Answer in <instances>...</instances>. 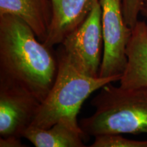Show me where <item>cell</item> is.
Masks as SVG:
<instances>
[{
  "instance_id": "obj_1",
  "label": "cell",
  "mask_w": 147,
  "mask_h": 147,
  "mask_svg": "<svg viewBox=\"0 0 147 147\" xmlns=\"http://www.w3.org/2000/svg\"><path fill=\"white\" fill-rule=\"evenodd\" d=\"M57 70L53 48L40 42L20 18L0 15V74L25 87L42 103L54 84Z\"/></svg>"
},
{
  "instance_id": "obj_2",
  "label": "cell",
  "mask_w": 147,
  "mask_h": 147,
  "mask_svg": "<svg viewBox=\"0 0 147 147\" xmlns=\"http://www.w3.org/2000/svg\"><path fill=\"white\" fill-rule=\"evenodd\" d=\"M58 70L49 94L40 104L32 126L49 128L62 121L82 131L77 119L81 106L89 95L106 84L119 81L117 77H90L78 71L71 63L61 45L56 52Z\"/></svg>"
},
{
  "instance_id": "obj_3",
  "label": "cell",
  "mask_w": 147,
  "mask_h": 147,
  "mask_svg": "<svg viewBox=\"0 0 147 147\" xmlns=\"http://www.w3.org/2000/svg\"><path fill=\"white\" fill-rule=\"evenodd\" d=\"M109 83L91 100L95 113L79 121L88 136L147 134V88L125 89Z\"/></svg>"
},
{
  "instance_id": "obj_4",
  "label": "cell",
  "mask_w": 147,
  "mask_h": 147,
  "mask_svg": "<svg viewBox=\"0 0 147 147\" xmlns=\"http://www.w3.org/2000/svg\"><path fill=\"white\" fill-rule=\"evenodd\" d=\"M59 45L78 71L90 77H100L104 52L100 0L95 1L85 20Z\"/></svg>"
},
{
  "instance_id": "obj_5",
  "label": "cell",
  "mask_w": 147,
  "mask_h": 147,
  "mask_svg": "<svg viewBox=\"0 0 147 147\" xmlns=\"http://www.w3.org/2000/svg\"><path fill=\"white\" fill-rule=\"evenodd\" d=\"M104 52L100 77L121 79L127 64L126 50L132 29L125 23L122 0H100Z\"/></svg>"
},
{
  "instance_id": "obj_6",
  "label": "cell",
  "mask_w": 147,
  "mask_h": 147,
  "mask_svg": "<svg viewBox=\"0 0 147 147\" xmlns=\"http://www.w3.org/2000/svg\"><path fill=\"white\" fill-rule=\"evenodd\" d=\"M41 102L18 82L0 74V136L23 137Z\"/></svg>"
},
{
  "instance_id": "obj_7",
  "label": "cell",
  "mask_w": 147,
  "mask_h": 147,
  "mask_svg": "<svg viewBox=\"0 0 147 147\" xmlns=\"http://www.w3.org/2000/svg\"><path fill=\"white\" fill-rule=\"evenodd\" d=\"M96 0H51L52 20L45 42L47 47L59 45L83 22Z\"/></svg>"
},
{
  "instance_id": "obj_8",
  "label": "cell",
  "mask_w": 147,
  "mask_h": 147,
  "mask_svg": "<svg viewBox=\"0 0 147 147\" xmlns=\"http://www.w3.org/2000/svg\"><path fill=\"white\" fill-rule=\"evenodd\" d=\"M127 64L121 77L120 87L125 89L147 88V27L138 21L132 28L126 50Z\"/></svg>"
},
{
  "instance_id": "obj_9",
  "label": "cell",
  "mask_w": 147,
  "mask_h": 147,
  "mask_svg": "<svg viewBox=\"0 0 147 147\" xmlns=\"http://www.w3.org/2000/svg\"><path fill=\"white\" fill-rule=\"evenodd\" d=\"M3 14L21 18L45 42L52 20V3L51 0H0V15Z\"/></svg>"
},
{
  "instance_id": "obj_10",
  "label": "cell",
  "mask_w": 147,
  "mask_h": 147,
  "mask_svg": "<svg viewBox=\"0 0 147 147\" xmlns=\"http://www.w3.org/2000/svg\"><path fill=\"white\" fill-rule=\"evenodd\" d=\"M88 137L62 121L47 129L31 125L23 134L36 147H84L83 140Z\"/></svg>"
},
{
  "instance_id": "obj_11",
  "label": "cell",
  "mask_w": 147,
  "mask_h": 147,
  "mask_svg": "<svg viewBox=\"0 0 147 147\" xmlns=\"http://www.w3.org/2000/svg\"><path fill=\"white\" fill-rule=\"evenodd\" d=\"M95 138L91 147H147V140L127 139L121 134H104Z\"/></svg>"
},
{
  "instance_id": "obj_12",
  "label": "cell",
  "mask_w": 147,
  "mask_h": 147,
  "mask_svg": "<svg viewBox=\"0 0 147 147\" xmlns=\"http://www.w3.org/2000/svg\"><path fill=\"white\" fill-rule=\"evenodd\" d=\"M146 1L147 0H122L124 19L130 28H133L139 21V15Z\"/></svg>"
},
{
  "instance_id": "obj_13",
  "label": "cell",
  "mask_w": 147,
  "mask_h": 147,
  "mask_svg": "<svg viewBox=\"0 0 147 147\" xmlns=\"http://www.w3.org/2000/svg\"><path fill=\"white\" fill-rule=\"evenodd\" d=\"M21 138L16 136L1 137L0 138V146L1 147H24V145L21 142Z\"/></svg>"
},
{
  "instance_id": "obj_14",
  "label": "cell",
  "mask_w": 147,
  "mask_h": 147,
  "mask_svg": "<svg viewBox=\"0 0 147 147\" xmlns=\"http://www.w3.org/2000/svg\"><path fill=\"white\" fill-rule=\"evenodd\" d=\"M141 14H142V16H144L146 19V27H147V1L145 3L144 7H143L142 11H141Z\"/></svg>"
}]
</instances>
